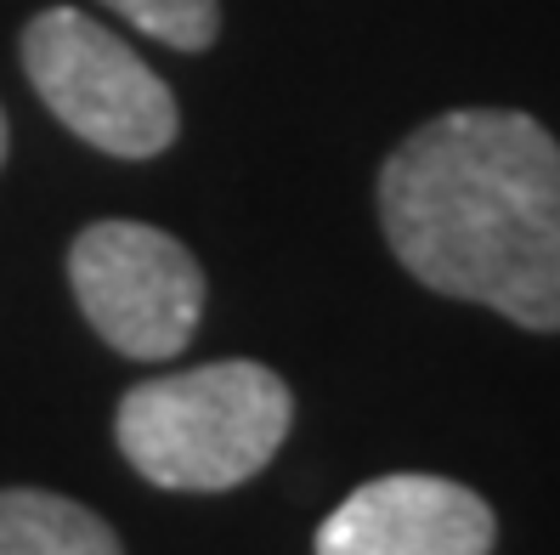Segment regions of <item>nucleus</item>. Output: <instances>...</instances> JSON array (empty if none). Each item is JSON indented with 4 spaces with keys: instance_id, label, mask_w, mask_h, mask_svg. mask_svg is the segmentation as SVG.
<instances>
[{
    "instance_id": "nucleus-1",
    "label": "nucleus",
    "mask_w": 560,
    "mask_h": 555,
    "mask_svg": "<svg viewBox=\"0 0 560 555\" xmlns=\"http://www.w3.org/2000/svg\"><path fill=\"white\" fill-rule=\"evenodd\" d=\"M380 221L424 289L560 335V142L533 114L424 119L380 171Z\"/></svg>"
},
{
    "instance_id": "nucleus-2",
    "label": "nucleus",
    "mask_w": 560,
    "mask_h": 555,
    "mask_svg": "<svg viewBox=\"0 0 560 555\" xmlns=\"http://www.w3.org/2000/svg\"><path fill=\"white\" fill-rule=\"evenodd\" d=\"M289 426V385L249 357L142 380L125 391L114 414L119 453L171 494H226L249 482L272 465Z\"/></svg>"
},
{
    "instance_id": "nucleus-3",
    "label": "nucleus",
    "mask_w": 560,
    "mask_h": 555,
    "mask_svg": "<svg viewBox=\"0 0 560 555\" xmlns=\"http://www.w3.org/2000/svg\"><path fill=\"white\" fill-rule=\"evenodd\" d=\"M23 74L80 142L114 159H153L176 142V96L114 28L51 7L23 28Z\"/></svg>"
},
{
    "instance_id": "nucleus-4",
    "label": "nucleus",
    "mask_w": 560,
    "mask_h": 555,
    "mask_svg": "<svg viewBox=\"0 0 560 555\" xmlns=\"http://www.w3.org/2000/svg\"><path fill=\"white\" fill-rule=\"evenodd\" d=\"M69 284L85 323L114 351L164 363L187 351L205 312V273L171 233L142 221H96L69 250Z\"/></svg>"
},
{
    "instance_id": "nucleus-5",
    "label": "nucleus",
    "mask_w": 560,
    "mask_h": 555,
    "mask_svg": "<svg viewBox=\"0 0 560 555\" xmlns=\"http://www.w3.org/2000/svg\"><path fill=\"white\" fill-rule=\"evenodd\" d=\"M499 521L465 482L397 471L362 482L317 528V555H492Z\"/></svg>"
},
{
    "instance_id": "nucleus-6",
    "label": "nucleus",
    "mask_w": 560,
    "mask_h": 555,
    "mask_svg": "<svg viewBox=\"0 0 560 555\" xmlns=\"http://www.w3.org/2000/svg\"><path fill=\"white\" fill-rule=\"evenodd\" d=\"M0 555H125V550L96 510L46 494V487H7L0 494Z\"/></svg>"
},
{
    "instance_id": "nucleus-7",
    "label": "nucleus",
    "mask_w": 560,
    "mask_h": 555,
    "mask_svg": "<svg viewBox=\"0 0 560 555\" xmlns=\"http://www.w3.org/2000/svg\"><path fill=\"white\" fill-rule=\"evenodd\" d=\"M103 7L176 51H205L221 28V0H103Z\"/></svg>"
},
{
    "instance_id": "nucleus-8",
    "label": "nucleus",
    "mask_w": 560,
    "mask_h": 555,
    "mask_svg": "<svg viewBox=\"0 0 560 555\" xmlns=\"http://www.w3.org/2000/svg\"><path fill=\"white\" fill-rule=\"evenodd\" d=\"M0 165H7V114H0Z\"/></svg>"
}]
</instances>
